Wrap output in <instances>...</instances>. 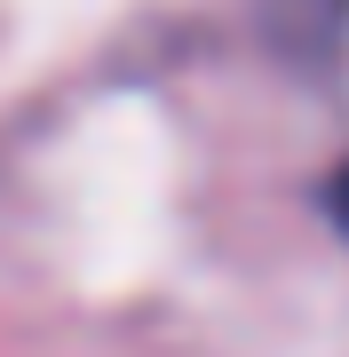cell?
<instances>
[{
    "label": "cell",
    "instance_id": "cell-1",
    "mask_svg": "<svg viewBox=\"0 0 349 357\" xmlns=\"http://www.w3.org/2000/svg\"><path fill=\"white\" fill-rule=\"evenodd\" d=\"M325 206H334V222L349 230V159H341V175H334V191H325Z\"/></svg>",
    "mask_w": 349,
    "mask_h": 357
}]
</instances>
